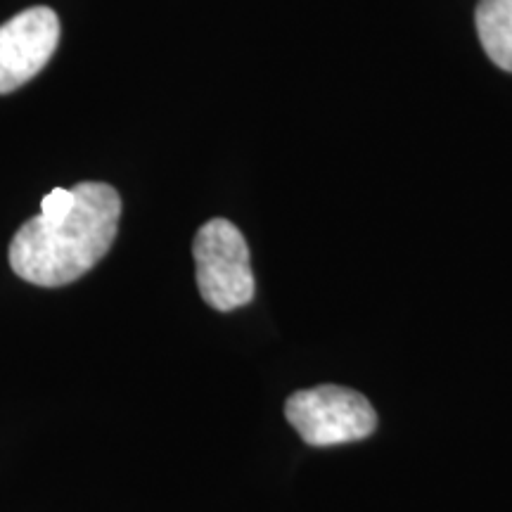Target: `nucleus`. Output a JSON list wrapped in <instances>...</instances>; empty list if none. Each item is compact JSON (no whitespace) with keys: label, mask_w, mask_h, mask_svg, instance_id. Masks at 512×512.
Listing matches in <instances>:
<instances>
[{"label":"nucleus","mask_w":512,"mask_h":512,"mask_svg":"<svg viewBox=\"0 0 512 512\" xmlns=\"http://www.w3.org/2000/svg\"><path fill=\"white\" fill-rule=\"evenodd\" d=\"M60 19L50 8H29L0 27V95L34 79L55 55Z\"/></svg>","instance_id":"nucleus-4"},{"label":"nucleus","mask_w":512,"mask_h":512,"mask_svg":"<svg viewBox=\"0 0 512 512\" xmlns=\"http://www.w3.org/2000/svg\"><path fill=\"white\" fill-rule=\"evenodd\" d=\"M121 219V197L107 183L53 188L41 211L17 230L10 266L38 287H62L86 275L110 252Z\"/></svg>","instance_id":"nucleus-1"},{"label":"nucleus","mask_w":512,"mask_h":512,"mask_svg":"<svg viewBox=\"0 0 512 512\" xmlns=\"http://www.w3.org/2000/svg\"><path fill=\"white\" fill-rule=\"evenodd\" d=\"M475 22L486 57L512 74V0H479Z\"/></svg>","instance_id":"nucleus-5"},{"label":"nucleus","mask_w":512,"mask_h":512,"mask_svg":"<svg viewBox=\"0 0 512 512\" xmlns=\"http://www.w3.org/2000/svg\"><path fill=\"white\" fill-rule=\"evenodd\" d=\"M285 418L309 446H337L375 432V408L363 394L339 384H320L292 394Z\"/></svg>","instance_id":"nucleus-3"},{"label":"nucleus","mask_w":512,"mask_h":512,"mask_svg":"<svg viewBox=\"0 0 512 512\" xmlns=\"http://www.w3.org/2000/svg\"><path fill=\"white\" fill-rule=\"evenodd\" d=\"M197 287L202 299L216 311H235L254 299V273L249 247L238 226L211 219L197 230L192 242Z\"/></svg>","instance_id":"nucleus-2"}]
</instances>
